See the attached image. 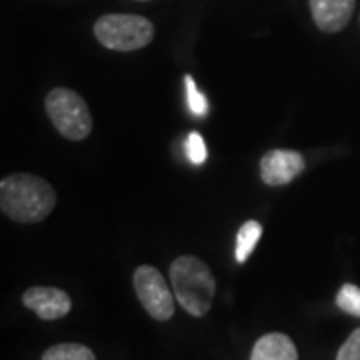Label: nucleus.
<instances>
[{
  "label": "nucleus",
  "mask_w": 360,
  "mask_h": 360,
  "mask_svg": "<svg viewBox=\"0 0 360 360\" xmlns=\"http://www.w3.org/2000/svg\"><path fill=\"white\" fill-rule=\"evenodd\" d=\"M184 146H186V156L193 165H205L208 153H206V142L200 136V132H191Z\"/></svg>",
  "instance_id": "14"
},
{
  "label": "nucleus",
  "mask_w": 360,
  "mask_h": 360,
  "mask_svg": "<svg viewBox=\"0 0 360 360\" xmlns=\"http://www.w3.org/2000/svg\"><path fill=\"white\" fill-rule=\"evenodd\" d=\"M94 37L108 51H141L155 39V25L141 14H104L94 22Z\"/></svg>",
  "instance_id": "3"
},
{
  "label": "nucleus",
  "mask_w": 360,
  "mask_h": 360,
  "mask_svg": "<svg viewBox=\"0 0 360 360\" xmlns=\"http://www.w3.org/2000/svg\"><path fill=\"white\" fill-rule=\"evenodd\" d=\"M44 108L54 129L68 141H84L92 132L89 104L72 89H52L44 98Z\"/></svg>",
  "instance_id": "4"
},
{
  "label": "nucleus",
  "mask_w": 360,
  "mask_h": 360,
  "mask_svg": "<svg viewBox=\"0 0 360 360\" xmlns=\"http://www.w3.org/2000/svg\"><path fill=\"white\" fill-rule=\"evenodd\" d=\"M40 360H96L94 352L80 342H60L46 348Z\"/></svg>",
  "instance_id": "11"
},
{
  "label": "nucleus",
  "mask_w": 360,
  "mask_h": 360,
  "mask_svg": "<svg viewBox=\"0 0 360 360\" xmlns=\"http://www.w3.org/2000/svg\"><path fill=\"white\" fill-rule=\"evenodd\" d=\"M136 2H148V0H136Z\"/></svg>",
  "instance_id": "16"
},
{
  "label": "nucleus",
  "mask_w": 360,
  "mask_h": 360,
  "mask_svg": "<svg viewBox=\"0 0 360 360\" xmlns=\"http://www.w3.org/2000/svg\"><path fill=\"white\" fill-rule=\"evenodd\" d=\"M168 276L180 307L191 316H205L217 295V281L205 260L191 255L179 257L172 260Z\"/></svg>",
  "instance_id": "2"
},
{
  "label": "nucleus",
  "mask_w": 360,
  "mask_h": 360,
  "mask_svg": "<svg viewBox=\"0 0 360 360\" xmlns=\"http://www.w3.org/2000/svg\"><path fill=\"white\" fill-rule=\"evenodd\" d=\"M22 304L40 321H60L72 309V300L56 286H30L22 295Z\"/></svg>",
  "instance_id": "7"
},
{
  "label": "nucleus",
  "mask_w": 360,
  "mask_h": 360,
  "mask_svg": "<svg viewBox=\"0 0 360 360\" xmlns=\"http://www.w3.org/2000/svg\"><path fill=\"white\" fill-rule=\"evenodd\" d=\"M134 292L139 296L144 310L158 322H167L174 316V292L168 290V284L160 270L142 264L132 274Z\"/></svg>",
  "instance_id": "5"
},
{
  "label": "nucleus",
  "mask_w": 360,
  "mask_h": 360,
  "mask_svg": "<svg viewBox=\"0 0 360 360\" xmlns=\"http://www.w3.org/2000/svg\"><path fill=\"white\" fill-rule=\"evenodd\" d=\"M336 307L352 314V316H360V288L354 284H342L338 295H336Z\"/></svg>",
  "instance_id": "12"
},
{
  "label": "nucleus",
  "mask_w": 360,
  "mask_h": 360,
  "mask_svg": "<svg viewBox=\"0 0 360 360\" xmlns=\"http://www.w3.org/2000/svg\"><path fill=\"white\" fill-rule=\"evenodd\" d=\"M260 236H262V226L257 220H248L240 226V231L236 234V248H234V257H236L238 262L248 260V257L255 250V246L258 245Z\"/></svg>",
  "instance_id": "10"
},
{
  "label": "nucleus",
  "mask_w": 360,
  "mask_h": 360,
  "mask_svg": "<svg viewBox=\"0 0 360 360\" xmlns=\"http://www.w3.org/2000/svg\"><path fill=\"white\" fill-rule=\"evenodd\" d=\"M307 168L304 156L296 150H269L260 158V179L269 186H284L302 174Z\"/></svg>",
  "instance_id": "6"
},
{
  "label": "nucleus",
  "mask_w": 360,
  "mask_h": 360,
  "mask_svg": "<svg viewBox=\"0 0 360 360\" xmlns=\"http://www.w3.org/2000/svg\"><path fill=\"white\" fill-rule=\"evenodd\" d=\"M309 6L319 30L326 34H336L350 22L356 0H309Z\"/></svg>",
  "instance_id": "8"
},
{
  "label": "nucleus",
  "mask_w": 360,
  "mask_h": 360,
  "mask_svg": "<svg viewBox=\"0 0 360 360\" xmlns=\"http://www.w3.org/2000/svg\"><path fill=\"white\" fill-rule=\"evenodd\" d=\"M250 360H298V350L290 336L269 333L255 342Z\"/></svg>",
  "instance_id": "9"
},
{
  "label": "nucleus",
  "mask_w": 360,
  "mask_h": 360,
  "mask_svg": "<svg viewBox=\"0 0 360 360\" xmlns=\"http://www.w3.org/2000/svg\"><path fill=\"white\" fill-rule=\"evenodd\" d=\"M184 86H186V104H188V110L194 116H206L208 115V101L206 96L196 89V82L191 75L184 77Z\"/></svg>",
  "instance_id": "13"
},
{
  "label": "nucleus",
  "mask_w": 360,
  "mask_h": 360,
  "mask_svg": "<svg viewBox=\"0 0 360 360\" xmlns=\"http://www.w3.org/2000/svg\"><path fill=\"white\" fill-rule=\"evenodd\" d=\"M336 360H360V328H356L338 348Z\"/></svg>",
  "instance_id": "15"
},
{
  "label": "nucleus",
  "mask_w": 360,
  "mask_h": 360,
  "mask_svg": "<svg viewBox=\"0 0 360 360\" xmlns=\"http://www.w3.org/2000/svg\"><path fill=\"white\" fill-rule=\"evenodd\" d=\"M56 206L51 182L28 172H16L0 180V208L14 222L34 224L44 220Z\"/></svg>",
  "instance_id": "1"
}]
</instances>
